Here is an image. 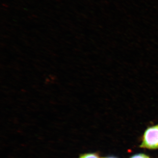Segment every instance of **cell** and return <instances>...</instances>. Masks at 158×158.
Returning <instances> with one entry per match:
<instances>
[{"label": "cell", "mask_w": 158, "mask_h": 158, "mask_svg": "<svg viewBox=\"0 0 158 158\" xmlns=\"http://www.w3.org/2000/svg\"><path fill=\"white\" fill-rule=\"evenodd\" d=\"M142 141L141 147L149 149L158 148V125L146 130Z\"/></svg>", "instance_id": "1"}, {"label": "cell", "mask_w": 158, "mask_h": 158, "mask_svg": "<svg viewBox=\"0 0 158 158\" xmlns=\"http://www.w3.org/2000/svg\"><path fill=\"white\" fill-rule=\"evenodd\" d=\"M79 158H99L95 153H88L81 156Z\"/></svg>", "instance_id": "2"}, {"label": "cell", "mask_w": 158, "mask_h": 158, "mask_svg": "<svg viewBox=\"0 0 158 158\" xmlns=\"http://www.w3.org/2000/svg\"><path fill=\"white\" fill-rule=\"evenodd\" d=\"M131 158H149L148 156L142 154H139L135 155L133 156Z\"/></svg>", "instance_id": "3"}, {"label": "cell", "mask_w": 158, "mask_h": 158, "mask_svg": "<svg viewBox=\"0 0 158 158\" xmlns=\"http://www.w3.org/2000/svg\"><path fill=\"white\" fill-rule=\"evenodd\" d=\"M114 158V157H106V158Z\"/></svg>", "instance_id": "4"}]
</instances>
